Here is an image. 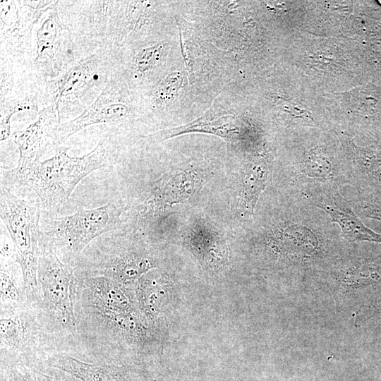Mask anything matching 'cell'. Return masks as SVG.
<instances>
[{"mask_svg": "<svg viewBox=\"0 0 381 381\" xmlns=\"http://www.w3.org/2000/svg\"><path fill=\"white\" fill-rule=\"evenodd\" d=\"M44 124V119L41 115L37 121L13 134V140L20 155L17 166L7 170L8 173L13 175L24 174L40 163V159L43 153Z\"/></svg>", "mask_w": 381, "mask_h": 381, "instance_id": "obj_14", "label": "cell"}, {"mask_svg": "<svg viewBox=\"0 0 381 381\" xmlns=\"http://www.w3.org/2000/svg\"><path fill=\"white\" fill-rule=\"evenodd\" d=\"M21 110H37V107L28 102H18L11 104L8 110L1 111L0 138L1 141L7 139L11 133L10 119L13 114Z\"/></svg>", "mask_w": 381, "mask_h": 381, "instance_id": "obj_21", "label": "cell"}, {"mask_svg": "<svg viewBox=\"0 0 381 381\" xmlns=\"http://www.w3.org/2000/svg\"><path fill=\"white\" fill-rule=\"evenodd\" d=\"M349 202L358 217L381 222V198L358 194L356 198Z\"/></svg>", "mask_w": 381, "mask_h": 381, "instance_id": "obj_19", "label": "cell"}, {"mask_svg": "<svg viewBox=\"0 0 381 381\" xmlns=\"http://www.w3.org/2000/svg\"><path fill=\"white\" fill-rule=\"evenodd\" d=\"M75 268L62 261L47 245L40 241L37 305L49 333L61 351H74L77 324L75 301L77 291Z\"/></svg>", "mask_w": 381, "mask_h": 381, "instance_id": "obj_5", "label": "cell"}, {"mask_svg": "<svg viewBox=\"0 0 381 381\" xmlns=\"http://www.w3.org/2000/svg\"><path fill=\"white\" fill-rule=\"evenodd\" d=\"M120 214L119 207L111 202L91 210L79 207L73 214L52 219L48 230L41 231L40 241L49 246L62 261L74 266L93 241L119 226Z\"/></svg>", "mask_w": 381, "mask_h": 381, "instance_id": "obj_8", "label": "cell"}, {"mask_svg": "<svg viewBox=\"0 0 381 381\" xmlns=\"http://www.w3.org/2000/svg\"><path fill=\"white\" fill-rule=\"evenodd\" d=\"M310 204L322 210L334 223L339 225L340 236L345 241L381 243V234L365 225L339 190L325 192L313 198Z\"/></svg>", "mask_w": 381, "mask_h": 381, "instance_id": "obj_9", "label": "cell"}, {"mask_svg": "<svg viewBox=\"0 0 381 381\" xmlns=\"http://www.w3.org/2000/svg\"><path fill=\"white\" fill-rule=\"evenodd\" d=\"M110 157L102 142L82 157H71L64 149L24 174L13 175L1 169V187L27 186L35 192L43 210L54 214L63 208L76 186L92 171L106 167Z\"/></svg>", "mask_w": 381, "mask_h": 381, "instance_id": "obj_4", "label": "cell"}, {"mask_svg": "<svg viewBox=\"0 0 381 381\" xmlns=\"http://www.w3.org/2000/svg\"><path fill=\"white\" fill-rule=\"evenodd\" d=\"M75 350L113 363L126 351H147L153 332L131 294L102 276L77 277Z\"/></svg>", "mask_w": 381, "mask_h": 381, "instance_id": "obj_2", "label": "cell"}, {"mask_svg": "<svg viewBox=\"0 0 381 381\" xmlns=\"http://www.w3.org/2000/svg\"><path fill=\"white\" fill-rule=\"evenodd\" d=\"M0 309L19 307L28 302L21 268L16 262H1Z\"/></svg>", "mask_w": 381, "mask_h": 381, "instance_id": "obj_15", "label": "cell"}, {"mask_svg": "<svg viewBox=\"0 0 381 381\" xmlns=\"http://www.w3.org/2000/svg\"><path fill=\"white\" fill-rule=\"evenodd\" d=\"M339 138L351 186L359 195L381 198V153L358 147L345 135Z\"/></svg>", "mask_w": 381, "mask_h": 381, "instance_id": "obj_10", "label": "cell"}, {"mask_svg": "<svg viewBox=\"0 0 381 381\" xmlns=\"http://www.w3.org/2000/svg\"><path fill=\"white\" fill-rule=\"evenodd\" d=\"M59 20L56 9H52L42 20L36 35L37 59L52 57L54 47L59 35Z\"/></svg>", "mask_w": 381, "mask_h": 381, "instance_id": "obj_17", "label": "cell"}, {"mask_svg": "<svg viewBox=\"0 0 381 381\" xmlns=\"http://www.w3.org/2000/svg\"><path fill=\"white\" fill-rule=\"evenodd\" d=\"M128 107L111 99V87H107L97 99L80 116L60 124L55 131L56 143H62L85 128L97 123L111 124L124 119Z\"/></svg>", "mask_w": 381, "mask_h": 381, "instance_id": "obj_11", "label": "cell"}, {"mask_svg": "<svg viewBox=\"0 0 381 381\" xmlns=\"http://www.w3.org/2000/svg\"><path fill=\"white\" fill-rule=\"evenodd\" d=\"M93 59L90 57L78 62L58 80L54 91L56 109L62 100L74 95L87 84L93 73Z\"/></svg>", "mask_w": 381, "mask_h": 381, "instance_id": "obj_16", "label": "cell"}, {"mask_svg": "<svg viewBox=\"0 0 381 381\" xmlns=\"http://www.w3.org/2000/svg\"><path fill=\"white\" fill-rule=\"evenodd\" d=\"M270 182L278 192L308 203L321 194L351 185L344 152L321 135L291 138Z\"/></svg>", "mask_w": 381, "mask_h": 381, "instance_id": "obj_3", "label": "cell"}, {"mask_svg": "<svg viewBox=\"0 0 381 381\" xmlns=\"http://www.w3.org/2000/svg\"><path fill=\"white\" fill-rule=\"evenodd\" d=\"M183 82L182 75L179 72L169 74L158 85L156 97L160 102L171 99L178 92Z\"/></svg>", "mask_w": 381, "mask_h": 381, "instance_id": "obj_20", "label": "cell"}, {"mask_svg": "<svg viewBox=\"0 0 381 381\" xmlns=\"http://www.w3.org/2000/svg\"><path fill=\"white\" fill-rule=\"evenodd\" d=\"M162 49V47L157 44L140 51L135 59L138 71L145 73L153 68L159 60Z\"/></svg>", "mask_w": 381, "mask_h": 381, "instance_id": "obj_22", "label": "cell"}, {"mask_svg": "<svg viewBox=\"0 0 381 381\" xmlns=\"http://www.w3.org/2000/svg\"><path fill=\"white\" fill-rule=\"evenodd\" d=\"M282 107L293 116L305 119L306 121H313V116L308 111L299 107L296 104L289 102V101L281 102Z\"/></svg>", "mask_w": 381, "mask_h": 381, "instance_id": "obj_23", "label": "cell"}, {"mask_svg": "<svg viewBox=\"0 0 381 381\" xmlns=\"http://www.w3.org/2000/svg\"><path fill=\"white\" fill-rule=\"evenodd\" d=\"M254 229L266 265L291 277L314 274L347 253L353 243L322 210L277 192Z\"/></svg>", "mask_w": 381, "mask_h": 381, "instance_id": "obj_1", "label": "cell"}, {"mask_svg": "<svg viewBox=\"0 0 381 381\" xmlns=\"http://www.w3.org/2000/svg\"><path fill=\"white\" fill-rule=\"evenodd\" d=\"M40 207L1 187L0 216L13 243L16 262L24 279L28 302L40 303L37 265L40 255Z\"/></svg>", "mask_w": 381, "mask_h": 381, "instance_id": "obj_7", "label": "cell"}, {"mask_svg": "<svg viewBox=\"0 0 381 381\" xmlns=\"http://www.w3.org/2000/svg\"><path fill=\"white\" fill-rule=\"evenodd\" d=\"M375 310L381 311V300L377 303V306H373Z\"/></svg>", "mask_w": 381, "mask_h": 381, "instance_id": "obj_24", "label": "cell"}, {"mask_svg": "<svg viewBox=\"0 0 381 381\" xmlns=\"http://www.w3.org/2000/svg\"><path fill=\"white\" fill-rule=\"evenodd\" d=\"M0 339L1 363L45 366L49 355L61 351L37 305L29 302L14 308L0 309Z\"/></svg>", "mask_w": 381, "mask_h": 381, "instance_id": "obj_6", "label": "cell"}, {"mask_svg": "<svg viewBox=\"0 0 381 381\" xmlns=\"http://www.w3.org/2000/svg\"><path fill=\"white\" fill-rule=\"evenodd\" d=\"M45 366L69 373L81 381H124L119 366L103 362H85L65 351L49 355Z\"/></svg>", "mask_w": 381, "mask_h": 381, "instance_id": "obj_12", "label": "cell"}, {"mask_svg": "<svg viewBox=\"0 0 381 381\" xmlns=\"http://www.w3.org/2000/svg\"><path fill=\"white\" fill-rule=\"evenodd\" d=\"M6 367V381H65L58 373L49 374L23 363H1Z\"/></svg>", "mask_w": 381, "mask_h": 381, "instance_id": "obj_18", "label": "cell"}, {"mask_svg": "<svg viewBox=\"0 0 381 381\" xmlns=\"http://www.w3.org/2000/svg\"><path fill=\"white\" fill-rule=\"evenodd\" d=\"M272 170L263 158L250 159L245 166L241 179L239 206L244 217H253L262 193L271 181Z\"/></svg>", "mask_w": 381, "mask_h": 381, "instance_id": "obj_13", "label": "cell"}]
</instances>
